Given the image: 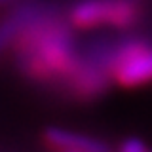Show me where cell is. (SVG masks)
I'll list each match as a JSON object with an SVG mask.
<instances>
[{"instance_id": "obj_1", "label": "cell", "mask_w": 152, "mask_h": 152, "mask_svg": "<svg viewBox=\"0 0 152 152\" xmlns=\"http://www.w3.org/2000/svg\"><path fill=\"white\" fill-rule=\"evenodd\" d=\"M10 50L25 78L53 88H59L82 59L74 27L57 6L27 25Z\"/></svg>"}, {"instance_id": "obj_2", "label": "cell", "mask_w": 152, "mask_h": 152, "mask_svg": "<svg viewBox=\"0 0 152 152\" xmlns=\"http://www.w3.org/2000/svg\"><path fill=\"white\" fill-rule=\"evenodd\" d=\"M145 17L142 0H76L66 12L74 28L133 31Z\"/></svg>"}, {"instance_id": "obj_3", "label": "cell", "mask_w": 152, "mask_h": 152, "mask_svg": "<svg viewBox=\"0 0 152 152\" xmlns=\"http://www.w3.org/2000/svg\"><path fill=\"white\" fill-rule=\"evenodd\" d=\"M110 82L112 76L107 70L82 55V59L78 61L72 72L65 78V82L59 86V89L74 101L88 103L107 93Z\"/></svg>"}, {"instance_id": "obj_4", "label": "cell", "mask_w": 152, "mask_h": 152, "mask_svg": "<svg viewBox=\"0 0 152 152\" xmlns=\"http://www.w3.org/2000/svg\"><path fill=\"white\" fill-rule=\"evenodd\" d=\"M53 6L55 4H50L46 0H25L15 4L12 12L0 21V53L12 48L15 38L21 34V31L27 25H31L34 19H38Z\"/></svg>"}, {"instance_id": "obj_5", "label": "cell", "mask_w": 152, "mask_h": 152, "mask_svg": "<svg viewBox=\"0 0 152 152\" xmlns=\"http://www.w3.org/2000/svg\"><path fill=\"white\" fill-rule=\"evenodd\" d=\"M42 141L48 148L59 152H107L108 145L103 139L65 127H46Z\"/></svg>"}, {"instance_id": "obj_6", "label": "cell", "mask_w": 152, "mask_h": 152, "mask_svg": "<svg viewBox=\"0 0 152 152\" xmlns=\"http://www.w3.org/2000/svg\"><path fill=\"white\" fill-rule=\"evenodd\" d=\"M110 76L112 82L124 88H137V86L152 82V44L124 59L112 70Z\"/></svg>"}, {"instance_id": "obj_7", "label": "cell", "mask_w": 152, "mask_h": 152, "mask_svg": "<svg viewBox=\"0 0 152 152\" xmlns=\"http://www.w3.org/2000/svg\"><path fill=\"white\" fill-rule=\"evenodd\" d=\"M118 148H120L122 152H148L150 146L146 145L141 137H127L126 141L120 142Z\"/></svg>"}, {"instance_id": "obj_8", "label": "cell", "mask_w": 152, "mask_h": 152, "mask_svg": "<svg viewBox=\"0 0 152 152\" xmlns=\"http://www.w3.org/2000/svg\"><path fill=\"white\" fill-rule=\"evenodd\" d=\"M12 2H15V0H0V6H4V4H12Z\"/></svg>"}]
</instances>
